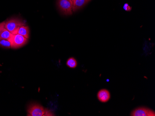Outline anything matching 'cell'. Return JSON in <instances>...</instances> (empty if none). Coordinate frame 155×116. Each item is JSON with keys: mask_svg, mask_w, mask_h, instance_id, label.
Here are the masks:
<instances>
[{"mask_svg": "<svg viewBox=\"0 0 155 116\" xmlns=\"http://www.w3.org/2000/svg\"><path fill=\"white\" fill-rule=\"evenodd\" d=\"M28 116H54V114L48 110L37 104L30 105L28 109Z\"/></svg>", "mask_w": 155, "mask_h": 116, "instance_id": "1", "label": "cell"}, {"mask_svg": "<svg viewBox=\"0 0 155 116\" xmlns=\"http://www.w3.org/2000/svg\"><path fill=\"white\" fill-rule=\"evenodd\" d=\"M22 26H26V24L22 20L18 18H12L5 22L4 27L12 34H16L19 28Z\"/></svg>", "mask_w": 155, "mask_h": 116, "instance_id": "2", "label": "cell"}, {"mask_svg": "<svg viewBox=\"0 0 155 116\" xmlns=\"http://www.w3.org/2000/svg\"><path fill=\"white\" fill-rule=\"evenodd\" d=\"M57 6L60 12L63 14L69 15L73 14L72 0H58Z\"/></svg>", "mask_w": 155, "mask_h": 116, "instance_id": "3", "label": "cell"}, {"mask_svg": "<svg viewBox=\"0 0 155 116\" xmlns=\"http://www.w3.org/2000/svg\"><path fill=\"white\" fill-rule=\"evenodd\" d=\"M12 49H18L23 46L28 42V39L19 34H13L8 39Z\"/></svg>", "mask_w": 155, "mask_h": 116, "instance_id": "4", "label": "cell"}, {"mask_svg": "<svg viewBox=\"0 0 155 116\" xmlns=\"http://www.w3.org/2000/svg\"><path fill=\"white\" fill-rule=\"evenodd\" d=\"M131 116H155V112L149 108L138 107L135 109L130 114Z\"/></svg>", "mask_w": 155, "mask_h": 116, "instance_id": "5", "label": "cell"}, {"mask_svg": "<svg viewBox=\"0 0 155 116\" xmlns=\"http://www.w3.org/2000/svg\"><path fill=\"white\" fill-rule=\"evenodd\" d=\"M97 98L100 102L106 103L110 99V93L108 90L102 89L100 90L97 92Z\"/></svg>", "mask_w": 155, "mask_h": 116, "instance_id": "6", "label": "cell"}, {"mask_svg": "<svg viewBox=\"0 0 155 116\" xmlns=\"http://www.w3.org/2000/svg\"><path fill=\"white\" fill-rule=\"evenodd\" d=\"M5 22L0 24V40L2 39L8 40L13 34L5 28L4 27Z\"/></svg>", "mask_w": 155, "mask_h": 116, "instance_id": "7", "label": "cell"}, {"mask_svg": "<svg viewBox=\"0 0 155 116\" xmlns=\"http://www.w3.org/2000/svg\"><path fill=\"white\" fill-rule=\"evenodd\" d=\"M91 0H73V11L76 12L84 7Z\"/></svg>", "mask_w": 155, "mask_h": 116, "instance_id": "8", "label": "cell"}, {"mask_svg": "<svg viewBox=\"0 0 155 116\" xmlns=\"http://www.w3.org/2000/svg\"><path fill=\"white\" fill-rule=\"evenodd\" d=\"M17 34L22 35L27 39H29V29L28 27L27 26H21L18 30Z\"/></svg>", "mask_w": 155, "mask_h": 116, "instance_id": "9", "label": "cell"}, {"mask_svg": "<svg viewBox=\"0 0 155 116\" xmlns=\"http://www.w3.org/2000/svg\"><path fill=\"white\" fill-rule=\"evenodd\" d=\"M66 64L68 67L74 69L77 66L78 63L74 58H70L67 60Z\"/></svg>", "mask_w": 155, "mask_h": 116, "instance_id": "10", "label": "cell"}, {"mask_svg": "<svg viewBox=\"0 0 155 116\" xmlns=\"http://www.w3.org/2000/svg\"><path fill=\"white\" fill-rule=\"evenodd\" d=\"M0 46L7 49L11 48V44L8 39H2L0 40Z\"/></svg>", "mask_w": 155, "mask_h": 116, "instance_id": "11", "label": "cell"}, {"mask_svg": "<svg viewBox=\"0 0 155 116\" xmlns=\"http://www.w3.org/2000/svg\"><path fill=\"white\" fill-rule=\"evenodd\" d=\"M124 9L126 11H130L131 10V7L129 6L128 3H125L124 4L123 7Z\"/></svg>", "mask_w": 155, "mask_h": 116, "instance_id": "12", "label": "cell"}, {"mask_svg": "<svg viewBox=\"0 0 155 116\" xmlns=\"http://www.w3.org/2000/svg\"><path fill=\"white\" fill-rule=\"evenodd\" d=\"M0 24H1V23H0Z\"/></svg>", "mask_w": 155, "mask_h": 116, "instance_id": "13", "label": "cell"}, {"mask_svg": "<svg viewBox=\"0 0 155 116\" xmlns=\"http://www.w3.org/2000/svg\"><path fill=\"white\" fill-rule=\"evenodd\" d=\"M72 1H73V0H72Z\"/></svg>", "mask_w": 155, "mask_h": 116, "instance_id": "14", "label": "cell"}]
</instances>
